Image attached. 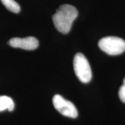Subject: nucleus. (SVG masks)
Here are the masks:
<instances>
[{"label":"nucleus","instance_id":"obj_1","mask_svg":"<svg viewBox=\"0 0 125 125\" xmlns=\"http://www.w3.org/2000/svg\"><path fill=\"white\" fill-rule=\"evenodd\" d=\"M78 15L77 9L74 6L70 4L61 5L52 17L56 29L62 34L68 33Z\"/></svg>","mask_w":125,"mask_h":125},{"label":"nucleus","instance_id":"obj_2","mask_svg":"<svg viewBox=\"0 0 125 125\" xmlns=\"http://www.w3.org/2000/svg\"><path fill=\"white\" fill-rule=\"evenodd\" d=\"M74 70L76 76L81 82L87 83L91 81L92 73L89 62L81 53L75 55L73 61Z\"/></svg>","mask_w":125,"mask_h":125},{"label":"nucleus","instance_id":"obj_3","mask_svg":"<svg viewBox=\"0 0 125 125\" xmlns=\"http://www.w3.org/2000/svg\"><path fill=\"white\" fill-rule=\"evenodd\" d=\"M98 46L108 54L118 55L125 51V41L117 37L108 36L99 41Z\"/></svg>","mask_w":125,"mask_h":125},{"label":"nucleus","instance_id":"obj_4","mask_svg":"<svg viewBox=\"0 0 125 125\" xmlns=\"http://www.w3.org/2000/svg\"><path fill=\"white\" fill-rule=\"evenodd\" d=\"M52 101L54 108L64 116L71 118H76L78 116L77 109L74 104L60 95H54Z\"/></svg>","mask_w":125,"mask_h":125},{"label":"nucleus","instance_id":"obj_5","mask_svg":"<svg viewBox=\"0 0 125 125\" xmlns=\"http://www.w3.org/2000/svg\"><path fill=\"white\" fill-rule=\"evenodd\" d=\"M8 43L13 48H21L28 51L36 49L39 46L38 40L34 37H28L23 38L15 37L10 39Z\"/></svg>","mask_w":125,"mask_h":125},{"label":"nucleus","instance_id":"obj_6","mask_svg":"<svg viewBox=\"0 0 125 125\" xmlns=\"http://www.w3.org/2000/svg\"><path fill=\"white\" fill-rule=\"evenodd\" d=\"M15 108V104L13 100L6 96H0V112L8 109L9 111H12Z\"/></svg>","mask_w":125,"mask_h":125},{"label":"nucleus","instance_id":"obj_7","mask_svg":"<svg viewBox=\"0 0 125 125\" xmlns=\"http://www.w3.org/2000/svg\"><path fill=\"white\" fill-rule=\"evenodd\" d=\"M1 2L9 11L18 13L20 11V7L15 0H1Z\"/></svg>","mask_w":125,"mask_h":125},{"label":"nucleus","instance_id":"obj_8","mask_svg":"<svg viewBox=\"0 0 125 125\" xmlns=\"http://www.w3.org/2000/svg\"><path fill=\"white\" fill-rule=\"evenodd\" d=\"M119 96L120 100L123 103H125V85H123L120 87L119 90Z\"/></svg>","mask_w":125,"mask_h":125},{"label":"nucleus","instance_id":"obj_9","mask_svg":"<svg viewBox=\"0 0 125 125\" xmlns=\"http://www.w3.org/2000/svg\"><path fill=\"white\" fill-rule=\"evenodd\" d=\"M123 85H125V78L124 80H123Z\"/></svg>","mask_w":125,"mask_h":125}]
</instances>
